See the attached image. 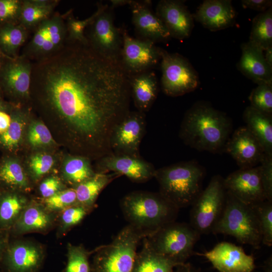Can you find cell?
<instances>
[{
    "mask_svg": "<svg viewBox=\"0 0 272 272\" xmlns=\"http://www.w3.org/2000/svg\"><path fill=\"white\" fill-rule=\"evenodd\" d=\"M67 123L75 146L100 159L112 154L110 140L129 112V76L120 61L88 42L66 38L55 52L32 62L30 93Z\"/></svg>",
    "mask_w": 272,
    "mask_h": 272,
    "instance_id": "6da1fadb",
    "label": "cell"
},
{
    "mask_svg": "<svg viewBox=\"0 0 272 272\" xmlns=\"http://www.w3.org/2000/svg\"><path fill=\"white\" fill-rule=\"evenodd\" d=\"M232 130V121L225 113L200 101L185 113L179 135L191 148L217 154L224 152Z\"/></svg>",
    "mask_w": 272,
    "mask_h": 272,
    "instance_id": "7a4b0ae2",
    "label": "cell"
},
{
    "mask_svg": "<svg viewBox=\"0 0 272 272\" xmlns=\"http://www.w3.org/2000/svg\"><path fill=\"white\" fill-rule=\"evenodd\" d=\"M120 206L128 224L147 236L175 221L179 211L159 192L142 190L126 194Z\"/></svg>",
    "mask_w": 272,
    "mask_h": 272,
    "instance_id": "3957f363",
    "label": "cell"
},
{
    "mask_svg": "<svg viewBox=\"0 0 272 272\" xmlns=\"http://www.w3.org/2000/svg\"><path fill=\"white\" fill-rule=\"evenodd\" d=\"M206 170L195 160L183 161L156 170L159 193L179 210L191 206L202 189Z\"/></svg>",
    "mask_w": 272,
    "mask_h": 272,
    "instance_id": "277c9868",
    "label": "cell"
},
{
    "mask_svg": "<svg viewBox=\"0 0 272 272\" xmlns=\"http://www.w3.org/2000/svg\"><path fill=\"white\" fill-rule=\"evenodd\" d=\"M212 233L232 236L238 242L256 249L262 242L259 221L252 207L240 201L227 191L224 211Z\"/></svg>",
    "mask_w": 272,
    "mask_h": 272,
    "instance_id": "5b68a950",
    "label": "cell"
},
{
    "mask_svg": "<svg viewBox=\"0 0 272 272\" xmlns=\"http://www.w3.org/2000/svg\"><path fill=\"white\" fill-rule=\"evenodd\" d=\"M146 237L128 224L109 244L100 247L94 257L92 272H132L139 243Z\"/></svg>",
    "mask_w": 272,
    "mask_h": 272,
    "instance_id": "8992f818",
    "label": "cell"
},
{
    "mask_svg": "<svg viewBox=\"0 0 272 272\" xmlns=\"http://www.w3.org/2000/svg\"><path fill=\"white\" fill-rule=\"evenodd\" d=\"M200 236L189 223L174 221L145 237L157 253L183 264L193 254Z\"/></svg>",
    "mask_w": 272,
    "mask_h": 272,
    "instance_id": "52a82bcc",
    "label": "cell"
},
{
    "mask_svg": "<svg viewBox=\"0 0 272 272\" xmlns=\"http://www.w3.org/2000/svg\"><path fill=\"white\" fill-rule=\"evenodd\" d=\"M226 201L224 178L215 175L191 206L189 223L200 235L212 233L223 214Z\"/></svg>",
    "mask_w": 272,
    "mask_h": 272,
    "instance_id": "ba28073f",
    "label": "cell"
},
{
    "mask_svg": "<svg viewBox=\"0 0 272 272\" xmlns=\"http://www.w3.org/2000/svg\"><path fill=\"white\" fill-rule=\"evenodd\" d=\"M113 8L99 3L85 36L90 45L103 56L120 61L123 44L122 30L114 23Z\"/></svg>",
    "mask_w": 272,
    "mask_h": 272,
    "instance_id": "9c48e42d",
    "label": "cell"
},
{
    "mask_svg": "<svg viewBox=\"0 0 272 272\" xmlns=\"http://www.w3.org/2000/svg\"><path fill=\"white\" fill-rule=\"evenodd\" d=\"M163 91L177 97L194 91L199 84L197 73L188 60L181 55L171 53L159 48Z\"/></svg>",
    "mask_w": 272,
    "mask_h": 272,
    "instance_id": "30bf717a",
    "label": "cell"
},
{
    "mask_svg": "<svg viewBox=\"0 0 272 272\" xmlns=\"http://www.w3.org/2000/svg\"><path fill=\"white\" fill-rule=\"evenodd\" d=\"M35 28L32 39L22 54L32 61L40 60L55 52L66 39V21L59 14H52Z\"/></svg>",
    "mask_w": 272,
    "mask_h": 272,
    "instance_id": "8fae6325",
    "label": "cell"
},
{
    "mask_svg": "<svg viewBox=\"0 0 272 272\" xmlns=\"http://www.w3.org/2000/svg\"><path fill=\"white\" fill-rule=\"evenodd\" d=\"M123 44L120 62L129 76L150 71L160 60L159 47L155 42L147 39H138L122 30Z\"/></svg>",
    "mask_w": 272,
    "mask_h": 272,
    "instance_id": "7c38bea8",
    "label": "cell"
},
{
    "mask_svg": "<svg viewBox=\"0 0 272 272\" xmlns=\"http://www.w3.org/2000/svg\"><path fill=\"white\" fill-rule=\"evenodd\" d=\"M146 125L144 113L130 111L113 132L110 140L112 154L140 157V146Z\"/></svg>",
    "mask_w": 272,
    "mask_h": 272,
    "instance_id": "4fadbf2b",
    "label": "cell"
},
{
    "mask_svg": "<svg viewBox=\"0 0 272 272\" xmlns=\"http://www.w3.org/2000/svg\"><path fill=\"white\" fill-rule=\"evenodd\" d=\"M224 183L227 191L247 205L253 206L266 200L258 166L239 168L224 178Z\"/></svg>",
    "mask_w": 272,
    "mask_h": 272,
    "instance_id": "5bb4252c",
    "label": "cell"
},
{
    "mask_svg": "<svg viewBox=\"0 0 272 272\" xmlns=\"http://www.w3.org/2000/svg\"><path fill=\"white\" fill-rule=\"evenodd\" d=\"M98 172L116 173L136 183L147 182L155 176L154 165L141 157L111 154L99 159Z\"/></svg>",
    "mask_w": 272,
    "mask_h": 272,
    "instance_id": "9a60e30c",
    "label": "cell"
},
{
    "mask_svg": "<svg viewBox=\"0 0 272 272\" xmlns=\"http://www.w3.org/2000/svg\"><path fill=\"white\" fill-rule=\"evenodd\" d=\"M224 152L233 158L240 169L256 167L264 154L258 141L246 126L234 130L227 141Z\"/></svg>",
    "mask_w": 272,
    "mask_h": 272,
    "instance_id": "2e32d148",
    "label": "cell"
},
{
    "mask_svg": "<svg viewBox=\"0 0 272 272\" xmlns=\"http://www.w3.org/2000/svg\"><path fill=\"white\" fill-rule=\"evenodd\" d=\"M203 255L219 272H252L255 268L252 255L247 254L242 247L228 242L219 243Z\"/></svg>",
    "mask_w": 272,
    "mask_h": 272,
    "instance_id": "e0dca14e",
    "label": "cell"
},
{
    "mask_svg": "<svg viewBox=\"0 0 272 272\" xmlns=\"http://www.w3.org/2000/svg\"><path fill=\"white\" fill-rule=\"evenodd\" d=\"M44 258L43 250L29 242L18 241L7 246L2 266L5 272H37Z\"/></svg>",
    "mask_w": 272,
    "mask_h": 272,
    "instance_id": "ac0fdd59",
    "label": "cell"
},
{
    "mask_svg": "<svg viewBox=\"0 0 272 272\" xmlns=\"http://www.w3.org/2000/svg\"><path fill=\"white\" fill-rule=\"evenodd\" d=\"M32 62L24 55L10 58L0 65V80L13 96L27 99L30 94Z\"/></svg>",
    "mask_w": 272,
    "mask_h": 272,
    "instance_id": "d6986e66",
    "label": "cell"
},
{
    "mask_svg": "<svg viewBox=\"0 0 272 272\" xmlns=\"http://www.w3.org/2000/svg\"><path fill=\"white\" fill-rule=\"evenodd\" d=\"M156 14L171 37L183 40L190 36L194 26L193 17L182 1H160L156 7Z\"/></svg>",
    "mask_w": 272,
    "mask_h": 272,
    "instance_id": "ffe728a7",
    "label": "cell"
},
{
    "mask_svg": "<svg viewBox=\"0 0 272 272\" xmlns=\"http://www.w3.org/2000/svg\"><path fill=\"white\" fill-rule=\"evenodd\" d=\"M150 1H131L129 4L132 22L137 32L143 39L154 42L167 40L171 37L168 30L151 9Z\"/></svg>",
    "mask_w": 272,
    "mask_h": 272,
    "instance_id": "44dd1931",
    "label": "cell"
},
{
    "mask_svg": "<svg viewBox=\"0 0 272 272\" xmlns=\"http://www.w3.org/2000/svg\"><path fill=\"white\" fill-rule=\"evenodd\" d=\"M236 17L231 1L206 0L198 7L193 17L205 28L216 31L232 26Z\"/></svg>",
    "mask_w": 272,
    "mask_h": 272,
    "instance_id": "7402d4cb",
    "label": "cell"
},
{
    "mask_svg": "<svg viewBox=\"0 0 272 272\" xmlns=\"http://www.w3.org/2000/svg\"><path fill=\"white\" fill-rule=\"evenodd\" d=\"M242 53L237 68L257 85L272 84V67L266 61L263 51L249 42L241 46Z\"/></svg>",
    "mask_w": 272,
    "mask_h": 272,
    "instance_id": "603a6c76",
    "label": "cell"
},
{
    "mask_svg": "<svg viewBox=\"0 0 272 272\" xmlns=\"http://www.w3.org/2000/svg\"><path fill=\"white\" fill-rule=\"evenodd\" d=\"M131 97L138 110L145 113L150 109L158 94L156 74L148 71L129 76Z\"/></svg>",
    "mask_w": 272,
    "mask_h": 272,
    "instance_id": "cb8c5ba5",
    "label": "cell"
},
{
    "mask_svg": "<svg viewBox=\"0 0 272 272\" xmlns=\"http://www.w3.org/2000/svg\"><path fill=\"white\" fill-rule=\"evenodd\" d=\"M242 117L245 126L258 141L264 153L272 154V115L249 106L244 110Z\"/></svg>",
    "mask_w": 272,
    "mask_h": 272,
    "instance_id": "d4e9b609",
    "label": "cell"
},
{
    "mask_svg": "<svg viewBox=\"0 0 272 272\" xmlns=\"http://www.w3.org/2000/svg\"><path fill=\"white\" fill-rule=\"evenodd\" d=\"M142 241V247L137 253L132 272H173L181 264L157 253L146 237Z\"/></svg>",
    "mask_w": 272,
    "mask_h": 272,
    "instance_id": "484cf974",
    "label": "cell"
},
{
    "mask_svg": "<svg viewBox=\"0 0 272 272\" xmlns=\"http://www.w3.org/2000/svg\"><path fill=\"white\" fill-rule=\"evenodd\" d=\"M120 176L116 173L97 172L75 186L77 204L91 209L101 191L113 180Z\"/></svg>",
    "mask_w": 272,
    "mask_h": 272,
    "instance_id": "4316f807",
    "label": "cell"
},
{
    "mask_svg": "<svg viewBox=\"0 0 272 272\" xmlns=\"http://www.w3.org/2000/svg\"><path fill=\"white\" fill-rule=\"evenodd\" d=\"M51 215L37 204L27 205L13 226L17 233L40 232L48 229L52 225Z\"/></svg>",
    "mask_w": 272,
    "mask_h": 272,
    "instance_id": "83f0119b",
    "label": "cell"
},
{
    "mask_svg": "<svg viewBox=\"0 0 272 272\" xmlns=\"http://www.w3.org/2000/svg\"><path fill=\"white\" fill-rule=\"evenodd\" d=\"M57 3V1H22L19 24L27 30L35 28L52 15Z\"/></svg>",
    "mask_w": 272,
    "mask_h": 272,
    "instance_id": "f1b7e54d",
    "label": "cell"
},
{
    "mask_svg": "<svg viewBox=\"0 0 272 272\" xmlns=\"http://www.w3.org/2000/svg\"><path fill=\"white\" fill-rule=\"evenodd\" d=\"M248 42L263 51L272 46V7L253 18Z\"/></svg>",
    "mask_w": 272,
    "mask_h": 272,
    "instance_id": "f546056e",
    "label": "cell"
},
{
    "mask_svg": "<svg viewBox=\"0 0 272 272\" xmlns=\"http://www.w3.org/2000/svg\"><path fill=\"white\" fill-rule=\"evenodd\" d=\"M28 30L21 24L7 23L0 28V48L9 57L14 58L25 42Z\"/></svg>",
    "mask_w": 272,
    "mask_h": 272,
    "instance_id": "4dcf8cb0",
    "label": "cell"
},
{
    "mask_svg": "<svg viewBox=\"0 0 272 272\" xmlns=\"http://www.w3.org/2000/svg\"><path fill=\"white\" fill-rule=\"evenodd\" d=\"M27 206L26 199L15 193L0 197V229L13 227Z\"/></svg>",
    "mask_w": 272,
    "mask_h": 272,
    "instance_id": "1f68e13d",
    "label": "cell"
},
{
    "mask_svg": "<svg viewBox=\"0 0 272 272\" xmlns=\"http://www.w3.org/2000/svg\"><path fill=\"white\" fill-rule=\"evenodd\" d=\"M95 174L87 157H71L66 160L63 166L64 178L69 183L75 186Z\"/></svg>",
    "mask_w": 272,
    "mask_h": 272,
    "instance_id": "d6a6232c",
    "label": "cell"
},
{
    "mask_svg": "<svg viewBox=\"0 0 272 272\" xmlns=\"http://www.w3.org/2000/svg\"><path fill=\"white\" fill-rule=\"evenodd\" d=\"M7 130L0 134V144L8 149L17 147L20 143L25 127L24 114L20 111L13 114Z\"/></svg>",
    "mask_w": 272,
    "mask_h": 272,
    "instance_id": "836d02e7",
    "label": "cell"
},
{
    "mask_svg": "<svg viewBox=\"0 0 272 272\" xmlns=\"http://www.w3.org/2000/svg\"><path fill=\"white\" fill-rule=\"evenodd\" d=\"M251 206L259 221L262 234L261 243L270 247L272 245V201L266 200Z\"/></svg>",
    "mask_w": 272,
    "mask_h": 272,
    "instance_id": "e575fe53",
    "label": "cell"
},
{
    "mask_svg": "<svg viewBox=\"0 0 272 272\" xmlns=\"http://www.w3.org/2000/svg\"><path fill=\"white\" fill-rule=\"evenodd\" d=\"M89 257V252L83 246L69 245L64 272H91Z\"/></svg>",
    "mask_w": 272,
    "mask_h": 272,
    "instance_id": "d590c367",
    "label": "cell"
},
{
    "mask_svg": "<svg viewBox=\"0 0 272 272\" xmlns=\"http://www.w3.org/2000/svg\"><path fill=\"white\" fill-rule=\"evenodd\" d=\"M0 179L7 184L25 188L28 180L21 165L14 160L6 161L0 169Z\"/></svg>",
    "mask_w": 272,
    "mask_h": 272,
    "instance_id": "8d00e7d4",
    "label": "cell"
},
{
    "mask_svg": "<svg viewBox=\"0 0 272 272\" xmlns=\"http://www.w3.org/2000/svg\"><path fill=\"white\" fill-rule=\"evenodd\" d=\"M250 106L264 113L272 115V84H262L251 91Z\"/></svg>",
    "mask_w": 272,
    "mask_h": 272,
    "instance_id": "74e56055",
    "label": "cell"
},
{
    "mask_svg": "<svg viewBox=\"0 0 272 272\" xmlns=\"http://www.w3.org/2000/svg\"><path fill=\"white\" fill-rule=\"evenodd\" d=\"M46 207L50 211H60L77 204L75 189L60 190L52 196L46 198Z\"/></svg>",
    "mask_w": 272,
    "mask_h": 272,
    "instance_id": "f35d334b",
    "label": "cell"
},
{
    "mask_svg": "<svg viewBox=\"0 0 272 272\" xmlns=\"http://www.w3.org/2000/svg\"><path fill=\"white\" fill-rule=\"evenodd\" d=\"M95 16V13L90 17L83 20L75 19L70 14L66 19L67 38L70 40L81 42L88 41L85 36V31Z\"/></svg>",
    "mask_w": 272,
    "mask_h": 272,
    "instance_id": "ab89813d",
    "label": "cell"
},
{
    "mask_svg": "<svg viewBox=\"0 0 272 272\" xmlns=\"http://www.w3.org/2000/svg\"><path fill=\"white\" fill-rule=\"evenodd\" d=\"M258 166L266 199L272 201V154L264 153Z\"/></svg>",
    "mask_w": 272,
    "mask_h": 272,
    "instance_id": "60d3db41",
    "label": "cell"
},
{
    "mask_svg": "<svg viewBox=\"0 0 272 272\" xmlns=\"http://www.w3.org/2000/svg\"><path fill=\"white\" fill-rule=\"evenodd\" d=\"M28 140L34 147L48 146L53 142L48 128L40 121L34 122L30 126Z\"/></svg>",
    "mask_w": 272,
    "mask_h": 272,
    "instance_id": "b9f144b4",
    "label": "cell"
},
{
    "mask_svg": "<svg viewBox=\"0 0 272 272\" xmlns=\"http://www.w3.org/2000/svg\"><path fill=\"white\" fill-rule=\"evenodd\" d=\"M89 211L86 207L79 204L64 210L60 218L61 230L66 231L80 223Z\"/></svg>",
    "mask_w": 272,
    "mask_h": 272,
    "instance_id": "7bdbcfd3",
    "label": "cell"
},
{
    "mask_svg": "<svg viewBox=\"0 0 272 272\" xmlns=\"http://www.w3.org/2000/svg\"><path fill=\"white\" fill-rule=\"evenodd\" d=\"M53 163V159L51 155L39 154L31 158L30 167L34 177L38 178L47 173L52 168Z\"/></svg>",
    "mask_w": 272,
    "mask_h": 272,
    "instance_id": "ee69618b",
    "label": "cell"
},
{
    "mask_svg": "<svg viewBox=\"0 0 272 272\" xmlns=\"http://www.w3.org/2000/svg\"><path fill=\"white\" fill-rule=\"evenodd\" d=\"M22 1L0 0V21L18 20Z\"/></svg>",
    "mask_w": 272,
    "mask_h": 272,
    "instance_id": "f6af8a7d",
    "label": "cell"
},
{
    "mask_svg": "<svg viewBox=\"0 0 272 272\" xmlns=\"http://www.w3.org/2000/svg\"><path fill=\"white\" fill-rule=\"evenodd\" d=\"M61 183L58 179L54 177L45 179L40 184L39 191L44 198H48L60 191Z\"/></svg>",
    "mask_w": 272,
    "mask_h": 272,
    "instance_id": "bcb514c9",
    "label": "cell"
},
{
    "mask_svg": "<svg viewBox=\"0 0 272 272\" xmlns=\"http://www.w3.org/2000/svg\"><path fill=\"white\" fill-rule=\"evenodd\" d=\"M241 4L244 8L263 12L271 7L272 1L269 0H242Z\"/></svg>",
    "mask_w": 272,
    "mask_h": 272,
    "instance_id": "7dc6e473",
    "label": "cell"
},
{
    "mask_svg": "<svg viewBox=\"0 0 272 272\" xmlns=\"http://www.w3.org/2000/svg\"><path fill=\"white\" fill-rule=\"evenodd\" d=\"M12 118L5 112L0 110V134L6 131L9 127Z\"/></svg>",
    "mask_w": 272,
    "mask_h": 272,
    "instance_id": "c3c4849f",
    "label": "cell"
},
{
    "mask_svg": "<svg viewBox=\"0 0 272 272\" xmlns=\"http://www.w3.org/2000/svg\"><path fill=\"white\" fill-rule=\"evenodd\" d=\"M173 272H200L197 268L189 263L185 262L184 263L178 265L173 271Z\"/></svg>",
    "mask_w": 272,
    "mask_h": 272,
    "instance_id": "681fc988",
    "label": "cell"
},
{
    "mask_svg": "<svg viewBox=\"0 0 272 272\" xmlns=\"http://www.w3.org/2000/svg\"><path fill=\"white\" fill-rule=\"evenodd\" d=\"M7 246L6 238L0 232V269L2 267V260Z\"/></svg>",
    "mask_w": 272,
    "mask_h": 272,
    "instance_id": "f907efd6",
    "label": "cell"
},
{
    "mask_svg": "<svg viewBox=\"0 0 272 272\" xmlns=\"http://www.w3.org/2000/svg\"><path fill=\"white\" fill-rule=\"evenodd\" d=\"M110 2L111 7L113 9L115 7L129 4L130 0H112Z\"/></svg>",
    "mask_w": 272,
    "mask_h": 272,
    "instance_id": "816d5d0a",
    "label": "cell"
},
{
    "mask_svg": "<svg viewBox=\"0 0 272 272\" xmlns=\"http://www.w3.org/2000/svg\"><path fill=\"white\" fill-rule=\"evenodd\" d=\"M264 57L268 64L272 67V46L267 48L265 50Z\"/></svg>",
    "mask_w": 272,
    "mask_h": 272,
    "instance_id": "f5cc1de1",
    "label": "cell"
},
{
    "mask_svg": "<svg viewBox=\"0 0 272 272\" xmlns=\"http://www.w3.org/2000/svg\"><path fill=\"white\" fill-rule=\"evenodd\" d=\"M263 269L264 272H272V257L269 256L264 261L263 265Z\"/></svg>",
    "mask_w": 272,
    "mask_h": 272,
    "instance_id": "db71d44e",
    "label": "cell"
},
{
    "mask_svg": "<svg viewBox=\"0 0 272 272\" xmlns=\"http://www.w3.org/2000/svg\"><path fill=\"white\" fill-rule=\"evenodd\" d=\"M2 108H3V104L2 102L0 101V110Z\"/></svg>",
    "mask_w": 272,
    "mask_h": 272,
    "instance_id": "11a10c76",
    "label": "cell"
}]
</instances>
